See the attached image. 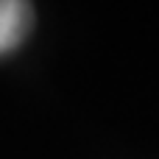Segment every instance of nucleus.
Here are the masks:
<instances>
[{
    "label": "nucleus",
    "mask_w": 159,
    "mask_h": 159,
    "mask_svg": "<svg viewBox=\"0 0 159 159\" xmlns=\"http://www.w3.org/2000/svg\"><path fill=\"white\" fill-rule=\"evenodd\" d=\"M31 28V6L22 0H0V53L14 50Z\"/></svg>",
    "instance_id": "nucleus-1"
}]
</instances>
